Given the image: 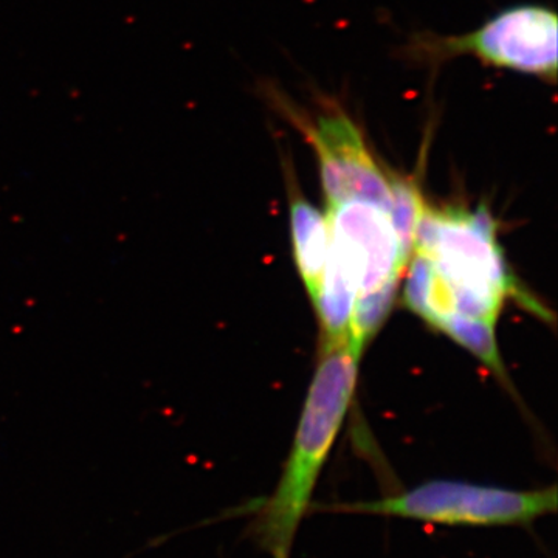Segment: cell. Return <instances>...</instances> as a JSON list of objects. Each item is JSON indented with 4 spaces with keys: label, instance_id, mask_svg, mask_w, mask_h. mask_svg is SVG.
<instances>
[{
    "label": "cell",
    "instance_id": "1",
    "mask_svg": "<svg viewBox=\"0 0 558 558\" xmlns=\"http://www.w3.org/2000/svg\"><path fill=\"white\" fill-rule=\"evenodd\" d=\"M409 266L407 306L439 330L458 318L497 326L506 299L519 295L497 222L483 207L425 205Z\"/></svg>",
    "mask_w": 558,
    "mask_h": 558
},
{
    "label": "cell",
    "instance_id": "2",
    "mask_svg": "<svg viewBox=\"0 0 558 558\" xmlns=\"http://www.w3.org/2000/svg\"><path fill=\"white\" fill-rule=\"evenodd\" d=\"M363 344L348 339L325 351L301 413L284 469L248 524V537L270 558H290L301 523L330 457L357 384Z\"/></svg>",
    "mask_w": 558,
    "mask_h": 558
},
{
    "label": "cell",
    "instance_id": "3",
    "mask_svg": "<svg viewBox=\"0 0 558 558\" xmlns=\"http://www.w3.org/2000/svg\"><path fill=\"white\" fill-rule=\"evenodd\" d=\"M557 487L510 488L432 480L365 501L314 506L325 512L387 517L444 527H526L557 512Z\"/></svg>",
    "mask_w": 558,
    "mask_h": 558
},
{
    "label": "cell",
    "instance_id": "4",
    "mask_svg": "<svg viewBox=\"0 0 558 558\" xmlns=\"http://www.w3.org/2000/svg\"><path fill=\"white\" fill-rule=\"evenodd\" d=\"M557 40L556 11L537 3H524L499 11L464 35L417 33L400 49V57L429 70L458 58H472L486 68L534 76L556 86Z\"/></svg>",
    "mask_w": 558,
    "mask_h": 558
},
{
    "label": "cell",
    "instance_id": "5",
    "mask_svg": "<svg viewBox=\"0 0 558 558\" xmlns=\"http://www.w3.org/2000/svg\"><path fill=\"white\" fill-rule=\"evenodd\" d=\"M330 250L357 289L349 339L365 347L385 322L409 267L387 209L366 201L328 207Z\"/></svg>",
    "mask_w": 558,
    "mask_h": 558
},
{
    "label": "cell",
    "instance_id": "6",
    "mask_svg": "<svg viewBox=\"0 0 558 558\" xmlns=\"http://www.w3.org/2000/svg\"><path fill=\"white\" fill-rule=\"evenodd\" d=\"M260 92L314 149L328 207L366 201L391 211L392 175L376 160L362 128L340 102L322 98L318 109L311 112L277 86H264Z\"/></svg>",
    "mask_w": 558,
    "mask_h": 558
},
{
    "label": "cell",
    "instance_id": "7",
    "mask_svg": "<svg viewBox=\"0 0 558 558\" xmlns=\"http://www.w3.org/2000/svg\"><path fill=\"white\" fill-rule=\"evenodd\" d=\"M290 227L296 266L314 303L329 259L328 218L303 197H293L290 202Z\"/></svg>",
    "mask_w": 558,
    "mask_h": 558
}]
</instances>
